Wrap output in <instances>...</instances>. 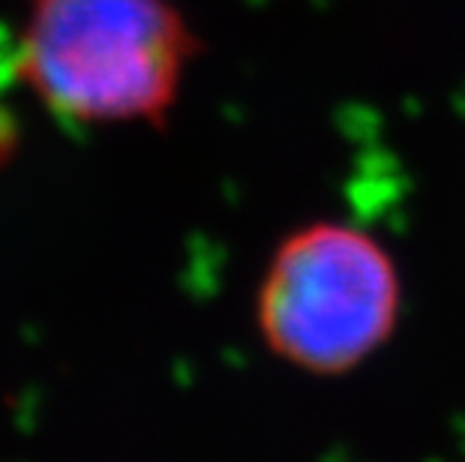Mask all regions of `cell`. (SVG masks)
I'll use <instances>...</instances> for the list:
<instances>
[{
    "instance_id": "6da1fadb",
    "label": "cell",
    "mask_w": 465,
    "mask_h": 462,
    "mask_svg": "<svg viewBox=\"0 0 465 462\" xmlns=\"http://www.w3.org/2000/svg\"><path fill=\"white\" fill-rule=\"evenodd\" d=\"M195 54L174 0H34L15 73L73 123H160Z\"/></svg>"
},
{
    "instance_id": "7a4b0ae2",
    "label": "cell",
    "mask_w": 465,
    "mask_h": 462,
    "mask_svg": "<svg viewBox=\"0 0 465 462\" xmlns=\"http://www.w3.org/2000/svg\"><path fill=\"white\" fill-rule=\"evenodd\" d=\"M402 277L391 250L351 222L319 220L276 243L255 291V328L285 367L333 378L397 333Z\"/></svg>"
},
{
    "instance_id": "3957f363",
    "label": "cell",
    "mask_w": 465,
    "mask_h": 462,
    "mask_svg": "<svg viewBox=\"0 0 465 462\" xmlns=\"http://www.w3.org/2000/svg\"><path fill=\"white\" fill-rule=\"evenodd\" d=\"M9 147H13V126H9V117L0 112V156H6Z\"/></svg>"
}]
</instances>
